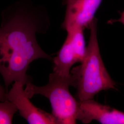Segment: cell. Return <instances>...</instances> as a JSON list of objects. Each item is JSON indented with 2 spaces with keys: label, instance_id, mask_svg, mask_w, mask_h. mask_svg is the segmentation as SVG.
Instances as JSON below:
<instances>
[{
  "label": "cell",
  "instance_id": "obj_1",
  "mask_svg": "<svg viewBox=\"0 0 124 124\" xmlns=\"http://www.w3.org/2000/svg\"><path fill=\"white\" fill-rule=\"evenodd\" d=\"M0 73L7 92L15 81L31 82L27 71L34 60L53 58L40 47L37 34H45L51 24L46 8L32 0H18L1 13Z\"/></svg>",
  "mask_w": 124,
  "mask_h": 124
},
{
  "label": "cell",
  "instance_id": "obj_2",
  "mask_svg": "<svg viewBox=\"0 0 124 124\" xmlns=\"http://www.w3.org/2000/svg\"><path fill=\"white\" fill-rule=\"evenodd\" d=\"M89 29L90 38L84 59L70 72L73 86L77 89L76 98L79 101L93 99L102 91L116 89V83L107 70L100 53L96 18L93 19Z\"/></svg>",
  "mask_w": 124,
  "mask_h": 124
},
{
  "label": "cell",
  "instance_id": "obj_3",
  "mask_svg": "<svg viewBox=\"0 0 124 124\" xmlns=\"http://www.w3.org/2000/svg\"><path fill=\"white\" fill-rule=\"evenodd\" d=\"M73 85L71 74L68 76L50 74L48 82L37 86L31 82L26 85L24 92L31 99L36 94H40L49 99L52 109V114L58 124H76L79 102L71 95L69 87Z\"/></svg>",
  "mask_w": 124,
  "mask_h": 124
},
{
  "label": "cell",
  "instance_id": "obj_4",
  "mask_svg": "<svg viewBox=\"0 0 124 124\" xmlns=\"http://www.w3.org/2000/svg\"><path fill=\"white\" fill-rule=\"evenodd\" d=\"M83 30L79 27L66 30V39L53 59V73L63 76H70L72 66L76 62H82L86 51Z\"/></svg>",
  "mask_w": 124,
  "mask_h": 124
},
{
  "label": "cell",
  "instance_id": "obj_5",
  "mask_svg": "<svg viewBox=\"0 0 124 124\" xmlns=\"http://www.w3.org/2000/svg\"><path fill=\"white\" fill-rule=\"evenodd\" d=\"M21 82H14L9 92L7 93V99L16 106L20 115L30 124H58L52 114L35 106L27 96Z\"/></svg>",
  "mask_w": 124,
  "mask_h": 124
},
{
  "label": "cell",
  "instance_id": "obj_6",
  "mask_svg": "<svg viewBox=\"0 0 124 124\" xmlns=\"http://www.w3.org/2000/svg\"><path fill=\"white\" fill-rule=\"evenodd\" d=\"M103 0H62L66 7L62 28L79 27L89 29L95 15Z\"/></svg>",
  "mask_w": 124,
  "mask_h": 124
},
{
  "label": "cell",
  "instance_id": "obj_7",
  "mask_svg": "<svg viewBox=\"0 0 124 124\" xmlns=\"http://www.w3.org/2000/svg\"><path fill=\"white\" fill-rule=\"evenodd\" d=\"M79 107L76 119L84 124L93 120L101 124H124V113L93 99L79 101Z\"/></svg>",
  "mask_w": 124,
  "mask_h": 124
},
{
  "label": "cell",
  "instance_id": "obj_8",
  "mask_svg": "<svg viewBox=\"0 0 124 124\" xmlns=\"http://www.w3.org/2000/svg\"><path fill=\"white\" fill-rule=\"evenodd\" d=\"M17 111L18 108L13 102L8 99L0 101V124H12L13 116Z\"/></svg>",
  "mask_w": 124,
  "mask_h": 124
},
{
  "label": "cell",
  "instance_id": "obj_9",
  "mask_svg": "<svg viewBox=\"0 0 124 124\" xmlns=\"http://www.w3.org/2000/svg\"><path fill=\"white\" fill-rule=\"evenodd\" d=\"M7 99V93L4 88L0 84V101L3 102Z\"/></svg>",
  "mask_w": 124,
  "mask_h": 124
},
{
  "label": "cell",
  "instance_id": "obj_10",
  "mask_svg": "<svg viewBox=\"0 0 124 124\" xmlns=\"http://www.w3.org/2000/svg\"><path fill=\"white\" fill-rule=\"evenodd\" d=\"M115 22H120L124 25V11L121 13L120 17L119 19H111L108 21V23H113Z\"/></svg>",
  "mask_w": 124,
  "mask_h": 124
}]
</instances>
